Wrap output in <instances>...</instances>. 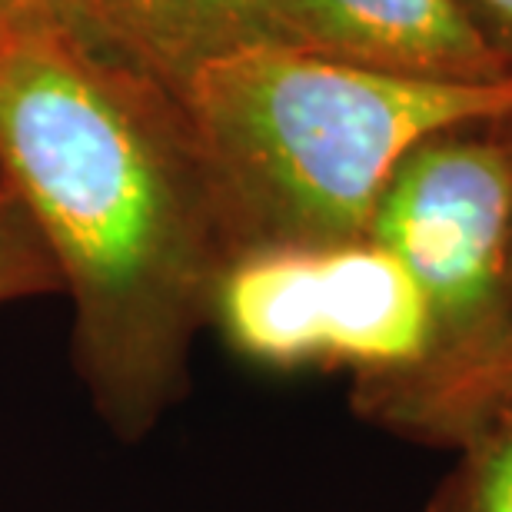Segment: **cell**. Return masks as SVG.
Listing matches in <instances>:
<instances>
[{
	"instance_id": "8fae6325",
	"label": "cell",
	"mask_w": 512,
	"mask_h": 512,
	"mask_svg": "<svg viewBox=\"0 0 512 512\" xmlns=\"http://www.w3.org/2000/svg\"><path fill=\"white\" fill-rule=\"evenodd\" d=\"M512 406V340L506 346V356L499 363V373L493 380V416L503 413V409Z\"/></svg>"
},
{
	"instance_id": "52a82bcc",
	"label": "cell",
	"mask_w": 512,
	"mask_h": 512,
	"mask_svg": "<svg viewBox=\"0 0 512 512\" xmlns=\"http://www.w3.org/2000/svg\"><path fill=\"white\" fill-rule=\"evenodd\" d=\"M426 512H512V406L456 446Z\"/></svg>"
},
{
	"instance_id": "3957f363",
	"label": "cell",
	"mask_w": 512,
	"mask_h": 512,
	"mask_svg": "<svg viewBox=\"0 0 512 512\" xmlns=\"http://www.w3.org/2000/svg\"><path fill=\"white\" fill-rule=\"evenodd\" d=\"M496 120L419 140L370 223L423 290L433 343L413 373L353 383L350 406L413 443L456 449L493 416L512 340V173Z\"/></svg>"
},
{
	"instance_id": "7a4b0ae2",
	"label": "cell",
	"mask_w": 512,
	"mask_h": 512,
	"mask_svg": "<svg viewBox=\"0 0 512 512\" xmlns=\"http://www.w3.org/2000/svg\"><path fill=\"white\" fill-rule=\"evenodd\" d=\"M177 97L230 260L370 237L389 177L419 140L512 114V84H419L273 40L203 60Z\"/></svg>"
},
{
	"instance_id": "ba28073f",
	"label": "cell",
	"mask_w": 512,
	"mask_h": 512,
	"mask_svg": "<svg viewBox=\"0 0 512 512\" xmlns=\"http://www.w3.org/2000/svg\"><path fill=\"white\" fill-rule=\"evenodd\" d=\"M60 293V276L40 233L10 187L0 190V306Z\"/></svg>"
},
{
	"instance_id": "4fadbf2b",
	"label": "cell",
	"mask_w": 512,
	"mask_h": 512,
	"mask_svg": "<svg viewBox=\"0 0 512 512\" xmlns=\"http://www.w3.org/2000/svg\"><path fill=\"white\" fill-rule=\"evenodd\" d=\"M7 187V183H4V170H0V190H4Z\"/></svg>"
},
{
	"instance_id": "277c9868",
	"label": "cell",
	"mask_w": 512,
	"mask_h": 512,
	"mask_svg": "<svg viewBox=\"0 0 512 512\" xmlns=\"http://www.w3.org/2000/svg\"><path fill=\"white\" fill-rule=\"evenodd\" d=\"M210 326L266 370L350 373L353 383L413 373L433 343L423 290L373 237L233 256Z\"/></svg>"
},
{
	"instance_id": "9c48e42d",
	"label": "cell",
	"mask_w": 512,
	"mask_h": 512,
	"mask_svg": "<svg viewBox=\"0 0 512 512\" xmlns=\"http://www.w3.org/2000/svg\"><path fill=\"white\" fill-rule=\"evenodd\" d=\"M459 7L512 77V0H459Z\"/></svg>"
},
{
	"instance_id": "5b68a950",
	"label": "cell",
	"mask_w": 512,
	"mask_h": 512,
	"mask_svg": "<svg viewBox=\"0 0 512 512\" xmlns=\"http://www.w3.org/2000/svg\"><path fill=\"white\" fill-rule=\"evenodd\" d=\"M266 40L419 84H512L459 0H270Z\"/></svg>"
},
{
	"instance_id": "8992f818",
	"label": "cell",
	"mask_w": 512,
	"mask_h": 512,
	"mask_svg": "<svg viewBox=\"0 0 512 512\" xmlns=\"http://www.w3.org/2000/svg\"><path fill=\"white\" fill-rule=\"evenodd\" d=\"M270 0H77L80 27L177 90L190 70L266 40Z\"/></svg>"
},
{
	"instance_id": "7c38bea8",
	"label": "cell",
	"mask_w": 512,
	"mask_h": 512,
	"mask_svg": "<svg viewBox=\"0 0 512 512\" xmlns=\"http://www.w3.org/2000/svg\"><path fill=\"white\" fill-rule=\"evenodd\" d=\"M496 130H499V140H503V147H506V157H509V173H512V114L499 117V120H496Z\"/></svg>"
},
{
	"instance_id": "6da1fadb",
	"label": "cell",
	"mask_w": 512,
	"mask_h": 512,
	"mask_svg": "<svg viewBox=\"0 0 512 512\" xmlns=\"http://www.w3.org/2000/svg\"><path fill=\"white\" fill-rule=\"evenodd\" d=\"M0 170L74 306V366L137 443L177 403L230 253L177 90L77 24L0 27Z\"/></svg>"
},
{
	"instance_id": "30bf717a",
	"label": "cell",
	"mask_w": 512,
	"mask_h": 512,
	"mask_svg": "<svg viewBox=\"0 0 512 512\" xmlns=\"http://www.w3.org/2000/svg\"><path fill=\"white\" fill-rule=\"evenodd\" d=\"M10 24H77V0H0V27Z\"/></svg>"
}]
</instances>
